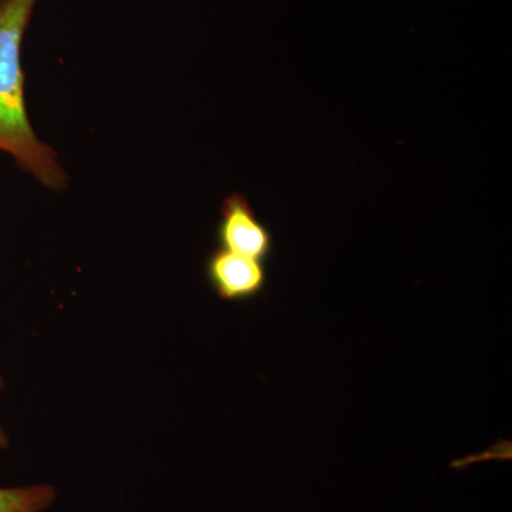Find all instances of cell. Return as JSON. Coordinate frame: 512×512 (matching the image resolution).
<instances>
[{
    "label": "cell",
    "mask_w": 512,
    "mask_h": 512,
    "mask_svg": "<svg viewBox=\"0 0 512 512\" xmlns=\"http://www.w3.org/2000/svg\"><path fill=\"white\" fill-rule=\"evenodd\" d=\"M5 389V379L0 375V392ZM9 446V436L6 433V430L0 426V450H5L6 447Z\"/></svg>",
    "instance_id": "obj_5"
},
{
    "label": "cell",
    "mask_w": 512,
    "mask_h": 512,
    "mask_svg": "<svg viewBox=\"0 0 512 512\" xmlns=\"http://www.w3.org/2000/svg\"><path fill=\"white\" fill-rule=\"evenodd\" d=\"M39 0H0V153L53 191L69 184L59 156L35 131L26 103L22 46Z\"/></svg>",
    "instance_id": "obj_1"
},
{
    "label": "cell",
    "mask_w": 512,
    "mask_h": 512,
    "mask_svg": "<svg viewBox=\"0 0 512 512\" xmlns=\"http://www.w3.org/2000/svg\"><path fill=\"white\" fill-rule=\"evenodd\" d=\"M215 239L218 248L265 264L275 251L274 234L259 220L247 195L241 192H231L222 201Z\"/></svg>",
    "instance_id": "obj_2"
},
{
    "label": "cell",
    "mask_w": 512,
    "mask_h": 512,
    "mask_svg": "<svg viewBox=\"0 0 512 512\" xmlns=\"http://www.w3.org/2000/svg\"><path fill=\"white\" fill-rule=\"evenodd\" d=\"M204 275L215 295L224 302H248L265 292V262L217 248L208 254Z\"/></svg>",
    "instance_id": "obj_3"
},
{
    "label": "cell",
    "mask_w": 512,
    "mask_h": 512,
    "mask_svg": "<svg viewBox=\"0 0 512 512\" xmlns=\"http://www.w3.org/2000/svg\"><path fill=\"white\" fill-rule=\"evenodd\" d=\"M57 497L50 484L0 487V512H45Z\"/></svg>",
    "instance_id": "obj_4"
}]
</instances>
